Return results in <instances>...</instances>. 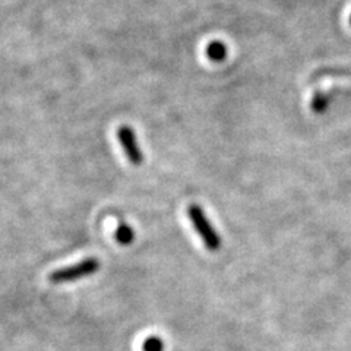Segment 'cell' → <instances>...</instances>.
Returning a JSON list of instances; mask_svg holds the SVG:
<instances>
[{
  "mask_svg": "<svg viewBox=\"0 0 351 351\" xmlns=\"http://www.w3.org/2000/svg\"><path fill=\"white\" fill-rule=\"evenodd\" d=\"M117 139L120 147L123 148L126 158L134 164V166H141V164L144 162V152H142L138 144V138L134 129L128 125H122L117 129Z\"/></svg>",
  "mask_w": 351,
  "mask_h": 351,
  "instance_id": "3",
  "label": "cell"
},
{
  "mask_svg": "<svg viewBox=\"0 0 351 351\" xmlns=\"http://www.w3.org/2000/svg\"><path fill=\"white\" fill-rule=\"evenodd\" d=\"M144 351H164V341L160 337H148L144 344H142Z\"/></svg>",
  "mask_w": 351,
  "mask_h": 351,
  "instance_id": "7",
  "label": "cell"
},
{
  "mask_svg": "<svg viewBox=\"0 0 351 351\" xmlns=\"http://www.w3.org/2000/svg\"><path fill=\"white\" fill-rule=\"evenodd\" d=\"M317 76H350L351 78V71L350 69H326L317 73Z\"/></svg>",
  "mask_w": 351,
  "mask_h": 351,
  "instance_id": "8",
  "label": "cell"
},
{
  "mask_svg": "<svg viewBox=\"0 0 351 351\" xmlns=\"http://www.w3.org/2000/svg\"><path fill=\"white\" fill-rule=\"evenodd\" d=\"M205 53H206V58L210 59L211 62H215V63H221L227 59V54H228V50H227V46L219 40H215V41H211L208 43V46L205 49Z\"/></svg>",
  "mask_w": 351,
  "mask_h": 351,
  "instance_id": "4",
  "label": "cell"
},
{
  "mask_svg": "<svg viewBox=\"0 0 351 351\" xmlns=\"http://www.w3.org/2000/svg\"><path fill=\"white\" fill-rule=\"evenodd\" d=\"M114 239L119 241L120 245H123V246L130 245L132 241L135 240V232H134V228H132V227L128 226V224H125V223L119 224L117 228H116V232H114Z\"/></svg>",
  "mask_w": 351,
  "mask_h": 351,
  "instance_id": "6",
  "label": "cell"
},
{
  "mask_svg": "<svg viewBox=\"0 0 351 351\" xmlns=\"http://www.w3.org/2000/svg\"><path fill=\"white\" fill-rule=\"evenodd\" d=\"M98 269H100V261L97 258H85L84 261L75 263V265L53 271L49 276V280L53 284L73 282L93 276V274L98 272Z\"/></svg>",
  "mask_w": 351,
  "mask_h": 351,
  "instance_id": "2",
  "label": "cell"
},
{
  "mask_svg": "<svg viewBox=\"0 0 351 351\" xmlns=\"http://www.w3.org/2000/svg\"><path fill=\"white\" fill-rule=\"evenodd\" d=\"M188 215L193 224V228L196 230L197 236L202 239L205 247L211 252L219 250V247H221V237H219L218 232L214 228L210 219H208V217L205 215L202 206L196 204L189 205Z\"/></svg>",
  "mask_w": 351,
  "mask_h": 351,
  "instance_id": "1",
  "label": "cell"
},
{
  "mask_svg": "<svg viewBox=\"0 0 351 351\" xmlns=\"http://www.w3.org/2000/svg\"><path fill=\"white\" fill-rule=\"evenodd\" d=\"M332 101V95L329 91H316L312 97L311 108L316 114H322L329 108V104Z\"/></svg>",
  "mask_w": 351,
  "mask_h": 351,
  "instance_id": "5",
  "label": "cell"
},
{
  "mask_svg": "<svg viewBox=\"0 0 351 351\" xmlns=\"http://www.w3.org/2000/svg\"><path fill=\"white\" fill-rule=\"evenodd\" d=\"M350 24H351V16H350Z\"/></svg>",
  "mask_w": 351,
  "mask_h": 351,
  "instance_id": "9",
  "label": "cell"
}]
</instances>
